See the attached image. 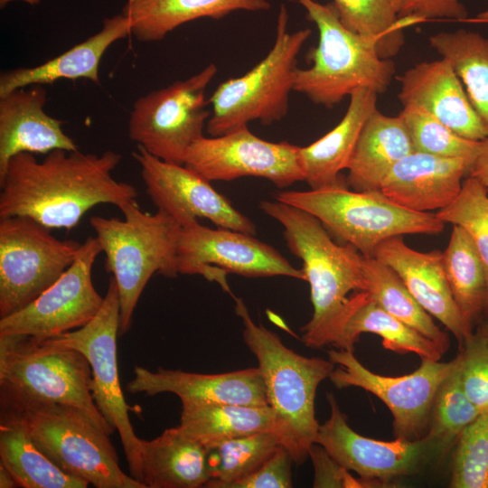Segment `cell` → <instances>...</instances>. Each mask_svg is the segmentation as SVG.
<instances>
[{
  "label": "cell",
  "mask_w": 488,
  "mask_h": 488,
  "mask_svg": "<svg viewBox=\"0 0 488 488\" xmlns=\"http://www.w3.org/2000/svg\"><path fill=\"white\" fill-rule=\"evenodd\" d=\"M13 1H23L30 5H35L40 2V0H0V5L1 7H5L8 3H11Z\"/></svg>",
  "instance_id": "cell-48"
},
{
  "label": "cell",
  "mask_w": 488,
  "mask_h": 488,
  "mask_svg": "<svg viewBox=\"0 0 488 488\" xmlns=\"http://www.w3.org/2000/svg\"><path fill=\"white\" fill-rule=\"evenodd\" d=\"M269 8L267 0H127L122 14L129 20L131 34L139 42H150L163 40L191 21Z\"/></svg>",
  "instance_id": "cell-28"
},
{
  "label": "cell",
  "mask_w": 488,
  "mask_h": 488,
  "mask_svg": "<svg viewBox=\"0 0 488 488\" xmlns=\"http://www.w3.org/2000/svg\"><path fill=\"white\" fill-rule=\"evenodd\" d=\"M362 333L377 334L385 349L400 354L412 352L421 360L440 361L446 352L436 343L385 311L366 291L353 295L352 309L336 348L353 352Z\"/></svg>",
  "instance_id": "cell-30"
},
{
  "label": "cell",
  "mask_w": 488,
  "mask_h": 488,
  "mask_svg": "<svg viewBox=\"0 0 488 488\" xmlns=\"http://www.w3.org/2000/svg\"><path fill=\"white\" fill-rule=\"evenodd\" d=\"M459 349L463 389L480 414L488 415V343L477 329Z\"/></svg>",
  "instance_id": "cell-41"
},
{
  "label": "cell",
  "mask_w": 488,
  "mask_h": 488,
  "mask_svg": "<svg viewBox=\"0 0 488 488\" xmlns=\"http://www.w3.org/2000/svg\"><path fill=\"white\" fill-rule=\"evenodd\" d=\"M47 91L42 85L19 88L0 97V176L9 160L20 153L43 154L78 150L62 130V121L43 109Z\"/></svg>",
  "instance_id": "cell-21"
},
{
  "label": "cell",
  "mask_w": 488,
  "mask_h": 488,
  "mask_svg": "<svg viewBox=\"0 0 488 488\" xmlns=\"http://www.w3.org/2000/svg\"><path fill=\"white\" fill-rule=\"evenodd\" d=\"M377 96L370 89H355L342 120L318 140L299 148L305 181L311 189L346 183L341 172L347 169L361 131L377 109Z\"/></svg>",
  "instance_id": "cell-25"
},
{
  "label": "cell",
  "mask_w": 488,
  "mask_h": 488,
  "mask_svg": "<svg viewBox=\"0 0 488 488\" xmlns=\"http://www.w3.org/2000/svg\"><path fill=\"white\" fill-rule=\"evenodd\" d=\"M132 156L157 211L171 216L181 227L204 218L219 228L256 235L254 223L199 174L184 164L165 162L141 145Z\"/></svg>",
  "instance_id": "cell-17"
},
{
  "label": "cell",
  "mask_w": 488,
  "mask_h": 488,
  "mask_svg": "<svg viewBox=\"0 0 488 488\" xmlns=\"http://www.w3.org/2000/svg\"><path fill=\"white\" fill-rule=\"evenodd\" d=\"M293 462L288 451L280 446L255 471L225 488H290L293 486Z\"/></svg>",
  "instance_id": "cell-43"
},
{
  "label": "cell",
  "mask_w": 488,
  "mask_h": 488,
  "mask_svg": "<svg viewBox=\"0 0 488 488\" xmlns=\"http://www.w3.org/2000/svg\"><path fill=\"white\" fill-rule=\"evenodd\" d=\"M178 274L201 275L232 293L226 275L249 277L284 276L305 280L281 253L254 235L225 228L211 229L197 221L181 227L177 242Z\"/></svg>",
  "instance_id": "cell-14"
},
{
  "label": "cell",
  "mask_w": 488,
  "mask_h": 488,
  "mask_svg": "<svg viewBox=\"0 0 488 488\" xmlns=\"http://www.w3.org/2000/svg\"><path fill=\"white\" fill-rule=\"evenodd\" d=\"M80 246L57 239L30 217L0 219V318L20 311L53 285Z\"/></svg>",
  "instance_id": "cell-10"
},
{
  "label": "cell",
  "mask_w": 488,
  "mask_h": 488,
  "mask_svg": "<svg viewBox=\"0 0 488 488\" xmlns=\"http://www.w3.org/2000/svg\"><path fill=\"white\" fill-rule=\"evenodd\" d=\"M232 297L243 324V341L258 360L268 405L276 415L274 433L294 463L302 465L320 425L314 409L316 390L335 364L294 352L275 333L253 321L242 298Z\"/></svg>",
  "instance_id": "cell-3"
},
{
  "label": "cell",
  "mask_w": 488,
  "mask_h": 488,
  "mask_svg": "<svg viewBox=\"0 0 488 488\" xmlns=\"http://www.w3.org/2000/svg\"><path fill=\"white\" fill-rule=\"evenodd\" d=\"M119 333L118 292L111 277L103 305L92 320L80 328L43 341L77 350L87 358L91 368L95 404L108 425L118 432L131 476L139 482L141 439L134 432L128 415L132 408L127 404L120 386L117 359Z\"/></svg>",
  "instance_id": "cell-12"
},
{
  "label": "cell",
  "mask_w": 488,
  "mask_h": 488,
  "mask_svg": "<svg viewBox=\"0 0 488 488\" xmlns=\"http://www.w3.org/2000/svg\"><path fill=\"white\" fill-rule=\"evenodd\" d=\"M314 466V488H378L388 487L385 483L353 477L350 471L333 459L320 445L314 443L308 453Z\"/></svg>",
  "instance_id": "cell-42"
},
{
  "label": "cell",
  "mask_w": 488,
  "mask_h": 488,
  "mask_svg": "<svg viewBox=\"0 0 488 488\" xmlns=\"http://www.w3.org/2000/svg\"><path fill=\"white\" fill-rule=\"evenodd\" d=\"M131 34L129 20L122 13L103 19L101 29L61 54L34 67H19L0 76V97L33 84H52L59 80L87 79L100 84L99 63L115 42Z\"/></svg>",
  "instance_id": "cell-24"
},
{
  "label": "cell",
  "mask_w": 488,
  "mask_h": 488,
  "mask_svg": "<svg viewBox=\"0 0 488 488\" xmlns=\"http://www.w3.org/2000/svg\"><path fill=\"white\" fill-rule=\"evenodd\" d=\"M374 257L399 274L424 310L455 336L459 348L473 334L450 291L442 251H417L404 242L402 236H397L382 241Z\"/></svg>",
  "instance_id": "cell-19"
},
{
  "label": "cell",
  "mask_w": 488,
  "mask_h": 488,
  "mask_svg": "<svg viewBox=\"0 0 488 488\" xmlns=\"http://www.w3.org/2000/svg\"><path fill=\"white\" fill-rule=\"evenodd\" d=\"M478 329L482 332L483 334L486 342L488 343V322L482 324Z\"/></svg>",
  "instance_id": "cell-49"
},
{
  "label": "cell",
  "mask_w": 488,
  "mask_h": 488,
  "mask_svg": "<svg viewBox=\"0 0 488 488\" xmlns=\"http://www.w3.org/2000/svg\"><path fill=\"white\" fill-rule=\"evenodd\" d=\"M467 22L488 23V8L480 12L475 17L468 18Z\"/></svg>",
  "instance_id": "cell-47"
},
{
  "label": "cell",
  "mask_w": 488,
  "mask_h": 488,
  "mask_svg": "<svg viewBox=\"0 0 488 488\" xmlns=\"http://www.w3.org/2000/svg\"><path fill=\"white\" fill-rule=\"evenodd\" d=\"M101 252L96 237L87 238L72 264L53 285L20 311L0 318V335L43 341L92 320L104 303L92 281V267Z\"/></svg>",
  "instance_id": "cell-15"
},
{
  "label": "cell",
  "mask_w": 488,
  "mask_h": 488,
  "mask_svg": "<svg viewBox=\"0 0 488 488\" xmlns=\"http://www.w3.org/2000/svg\"><path fill=\"white\" fill-rule=\"evenodd\" d=\"M403 107L422 108L462 137L482 141L488 133L474 109L463 83L445 58L423 61L399 78Z\"/></svg>",
  "instance_id": "cell-20"
},
{
  "label": "cell",
  "mask_w": 488,
  "mask_h": 488,
  "mask_svg": "<svg viewBox=\"0 0 488 488\" xmlns=\"http://www.w3.org/2000/svg\"><path fill=\"white\" fill-rule=\"evenodd\" d=\"M17 486L14 479L11 474L0 465V487L1 488H10Z\"/></svg>",
  "instance_id": "cell-46"
},
{
  "label": "cell",
  "mask_w": 488,
  "mask_h": 488,
  "mask_svg": "<svg viewBox=\"0 0 488 488\" xmlns=\"http://www.w3.org/2000/svg\"><path fill=\"white\" fill-rule=\"evenodd\" d=\"M399 19L414 24L428 19L466 21L467 10L460 0H393Z\"/></svg>",
  "instance_id": "cell-44"
},
{
  "label": "cell",
  "mask_w": 488,
  "mask_h": 488,
  "mask_svg": "<svg viewBox=\"0 0 488 488\" xmlns=\"http://www.w3.org/2000/svg\"><path fill=\"white\" fill-rule=\"evenodd\" d=\"M412 141L415 152L440 157L464 158L470 167L481 141L460 136L433 115L417 106H405L399 113Z\"/></svg>",
  "instance_id": "cell-38"
},
{
  "label": "cell",
  "mask_w": 488,
  "mask_h": 488,
  "mask_svg": "<svg viewBox=\"0 0 488 488\" xmlns=\"http://www.w3.org/2000/svg\"><path fill=\"white\" fill-rule=\"evenodd\" d=\"M299 148L264 140L243 127L218 136H202L189 148L183 164L209 182L253 176L286 188L305 181Z\"/></svg>",
  "instance_id": "cell-16"
},
{
  "label": "cell",
  "mask_w": 488,
  "mask_h": 488,
  "mask_svg": "<svg viewBox=\"0 0 488 488\" xmlns=\"http://www.w3.org/2000/svg\"><path fill=\"white\" fill-rule=\"evenodd\" d=\"M127 390L150 396L169 392L178 396L181 400L269 406L258 367L204 374L162 368L152 371L136 366L134 378L127 383Z\"/></svg>",
  "instance_id": "cell-22"
},
{
  "label": "cell",
  "mask_w": 488,
  "mask_h": 488,
  "mask_svg": "<svg viewBox=\"0 0 488 488\" xmlns=\"http://www.w3.org/2000/svg\"><path fill=\"white\" fill-rule=\"evenodd\" d=\"M296 1L316 25L319 40L308 55L312 65L296 71L294 91L330 108L357 89H388L395 66L380 56L373 40L348 29L333 2Z\"/></svg>",
  "instance_id": "cell-6"
},
{
  "label": "cell",
  "mask_w": 488,
  "mask_h": 488,
  "mask_svg": "<svg viewBox=\"0 0 488 488\" xmlns=\"http://www.w3.org/2000/svg\"><path fill=\"white\" fill-rule=\"evenodd\" d=\"M259 209L284 229L290 252L301 259L310 286L313 315L301 328L308 348L336 347L352 306V296L364 291L361 254L339 244L312 214L279 201H262Z\"/></svg>",
  "instance_id": "cell-2"
},
{
  "label": "cell",
  "mask_w": 488,
  "mask_h": 488,
  "mask_svg": "<svg viewBox=\"0 0 488 488\" xmlns=\"http://www.w3.org/2000/svg\"><path fill=\"white\" fill-rule=\"evenodd\" d=\"M328 358L338 365L329 376L332 383L340 389L358 387L375 395L392 414L395 436L408 440L426 436L435 395L458 361L457 356L447 362L422 360L415 371L392 377L372 372L351 351L332 349Z\"/></svg>",
  "instance_id": "cell-13"
},
{
  "label": "cell",
  "mask_w": 488,
  "mask_h": 488,
  "mask_svg": "<svg viewBox=\"0 0 488 488\" xmlns=\"http://www.w3.org/2000/svg\"><path fill=\"white\" fill-rule=\"evenodd\" d=\"M280 446L276 434L259 432L207 447L210 480L205 487L225 488L227 484L247 476Z\"/></svg>",
  "instance_id": "cell-36"
},
{
  "label": "cell",
  "mask_w": 488,
  "mask_h": 488,
  "mask_svg": "<svg viewBox=\"0 0 488 488\" xmlns=\"http://www.w3.org/2000/svg\"><path fill=\"white\" fill-rule=\"evenodd\" d=\"M436 215L445 223L461 226L473 239L486 274L487 296L483 314L488 315V190L475 178L467 176L458 196Z\"/></svg>",
  "instance_id": "cell-39"
},
{
  "label": "cell",
  "mask_w": 488,
  "mask_h": 488,
  "mask_svg": "<svg viewBox=\"0 0 488 488\" xmlns=\"http://www.w3.org/2000/svg\"><path fill=\"white\" fill-rule=\"evenodd\" d=\"M455 446L449 487L488 488V415L467 426Z\"/></svg>",
  "instance_id": "cell-40"
},
{
  "label": "cell",
  "mask_w": 488,
  "mask_h": 488,
  "mask_svg": "<svg viewBox=\"0 0 488 488\" xmlns=\"http://www.w3.org/2000/svg\"><path fill=\"white\" fill-rule=\"evenodd\" d=\"M275 200L314 216L342 244L374 257L384 240L406 234H437L445 222L429 212L408 210L391 202L380 190L357 192L338 183L308 191H284Z\"/></svg>",
  "instance_id": "cell-7"
},
{
  "label": "cell",
  "mask_w": 488,
  "mask_h": 488,
  "mask_svg": "<svg viewBox=\"0 0 488 488\" xmlns=\"http://www.w3.org/2000/svg\"><path fill=\"white\" fill-rule=\"evenodd\" d=\"M91 368L79 351L26 335H0L1 416L38 403L80 408L108 435L114 433L91 393Z\"/></svg>",
  "instance_id": "cell-4"
},
{
  "label": "cell",
  "mask_w": 488,
  "mask_h": 488,
  "mask_svg": "<svg viewBox=\"0 0 488 488\" xmlns=\"http://www.w3.org/2000/svg\"><path fill=\"white\" fill-rule=\"evenodd\" d=\"M121 159L112 150L98 155L56 149L42 161L17 154L0 176V219L27 216L51 230H70L96 205L119 209L138 195L134 185L112 175Z\"/></svg>",
  "instance_id": "cell-1"
},
{
  "label": "cell",
  "mask_w": 488,
  "mask_h": 488,
  "mask_svg": "<svg viewBox=\"0 0 488 488\" xmlns=\"http://www.w3.org/2000/svg\"><path fill=\"white\" fill-rule=\"evenodd\" d=\"M327 400L330 417L319 425L314 443L363 479L392 487L394 479L413 474L430 451L425 436L417 440L396 437L392 441L363 436L348 425L333 393H327Z\"/></svg>",
  "instance_id": "cell-18"
},
{
  "label": "cell",
  "mask_w": 488,
  "mask_h": 488,
  "mask_svg": "<svg viewBox=\"0 0 488 488\" xmlns=\"http://www.w3.org/2000/svg\"><path fill=\"white\" fill-rule=\"evenodd\" d=\"M288 12L280 5L275 42L264 59L240 77L221 83L209 99L212 112L206 123L211 136H218L259 121L270 125L288 111L294 90L297 56L312 33L309 28L288 30Z\"/></svg>",
  "instance_id": "cell-8"
},
{
  "label": "cell",
  "mask_w": 488,
  "mask_h": 488,
  "mask_svg": "<svg viewBox=\"0 0 488 488\" xmlns=\"http://www.w3.org/2000/svg\"><path fill=\"white\" fill-rule=\"evenodd\" d=\"M412 152L403 118L385 116L377 108L361 131L347 167V186L357 192L380 190L393 166Z\"/></svg>",
  "instance_id": "cell-27"
},
{
  "label": "cell",
  "mask_w": 488,
  "mask_h": 488,
  "mask_svg": "<svg viewBox=\"0 0 488 488\" xmlns=\"http://www.w3.org/2000/svg\"><path fill=\"white\" fill-rule=\"evenodd\" d=\"M342 23L375 42L383 59L395 56L404 44V29L414 24L399 19L393 0H333Z\"/></svg>",
  "instance_id": "cell-35"
},
{
  "label": "cell",
  "mask_w": 488,
  "mask_h": 488,
  "mask_svg": "<svg viewBox=\"0 0 488 488\" xmlns=\"http://www.w3.org/2000/svg\"><path fill=\"white\" fill-rule=\"evenodd\" d=\"M1 417L20 419L37 446L68 474L97 488H145L122 471L109 435L80 408L38 403Z\"/></svg>",
  "instance_id": "cell-9"
},
{
  "label": "cell",
  "mask_w": 488,
  "mask_h": 488,
  "mask_svg": "<svg viewBox=\"0 0 488 488\" xmlns=\"http://www.w3.org/2000/svg\"><path fill=\"white\" fill-rule=\"evenodd\" d=\"M217 70L210 63L186 80L136 99L128 122L130 139L165 162L183 164L191 145L203 136L210 117L205 90Z\"/></svg>",
  "instance_id": "cell-11"
},
{
  "label": "cell",
  "mask_w": 488,
  "mask_h": 488,
  "mask_svg": "<svg viewBox=\"0 0 488 488\" xmlns=\"http://www.w3.org/2000/svg\"><path fill=\"white\" fill-rule=\"evenodd\" d=\"M464 158L440 157L412 152L398 162L382 181L380 191L408 210L428 212L448 206L459 194L468 174Z\"/></svg>",
  "instance_id": "cell-23"
},
{
  "label": "cell",
  "mask_w": 488,
  "mask_h": 488,
  "mask_svg": "<svg viewBox=\"0 0 488 488\" xmlns=\"http://www.w3.org/2000/svg\"><path fill=\"white\" fill-rule=\"evenodd\" d=\"M429 42L453 66L488 133V38L478 32L459 29L437 33Z\"/></svg>",
  "instance_id": "cell-33"
},
{
  "label": "cell",
  "mask_w": 488,
  "mask_h": 488,
  "mask_svg": "<svg viewBox=\"0 0 488 488\" xmlns=\"http://www.w3.org/2000/svg\"><path fill=\"white\" fill-rule=\"evenodd\" d=\"M364 291L385 311L413 327L441 346L449 348L448 334L441 331L432 316L408 291L399 274L375 257L361 255Z\"/></svg>",
  "instance_id": "cell-34"
},
{
  "label": "cell",
  "mask_w": 488,
  "mask_h": 488,
  "mask_svg": "<svg viewBox=\"0 0 488 488\" xmlns=\"http://www.w3.org/2000/svg\"><path fill=\"white\" fill-rule=\"evenodd\" d=\"M443 264L453 298L465 322L473 328L482 315L487 296L483 261L468 232L453 225Z\"/></svg>",
  "instance_id": "cell-32"
},
{
  "label": "cell",
  "mask_w": 488,
  "mask_h": 488,
  "mask_svg": "<svg viewBox=\"0 0 488 488\" xmlns=\"http://www.w3.org/2000/svg\"><path fill=\"white\" fill-rule=\"evenodd\" d=\"M119 210L124 220L92 216L89 223L105 254V268L114 278L119 299L120 333H127L141 294L155 274L176 277L180 224L157 211L141 210L136 200Z\"/></svg>",
  "instance_id": "cell-5"
},
{
  "label": "cell",
  "mask_w": 488,
  "mask_h": 488,
  "mask_svg": "<svg viewBox=\"0 0 488 488\" xmlns=\"http://www.w3.org/2000/svg\"><path fill=\"white\" fill-rule=\"evenodd\" d=\"M467 175L478 180L488 190V137L481 141L479 151Z\"/></svg>",
  "instance_id": "cell-45"
},
{
  "label": "cell",
  "mask_w": 488,
  "mask_h": 488,
  "mask_svg": "<svg viewBox=\"0 0 488 488\" xmlns=\"http://www.w3.org/2000/svg\"><path fill=\"white\" fill-rule=\"evenodd\" d=\"M209 480L206 447L179 426L141 439L139 482L145 488H199Z\"/></svg>",
  "instance_id": "cell-26"
},
{
  "label": "cell",
  "mask_w": 488,
  "mask_h": 488,
  "mask_svg": "<svg viewBox=\"0 0 488 488\" xmlns=\"http://www.w3.org/2000/svg\"><path fill=\"white\" fill-rule=\"evenodd\" d=\"M0 465L23 488H86L89 483L63 472L34 443L17 418L1 417Z\"/></svg>",
  "instance_id": "cell-31"
},
{
  "label": "cell",
  "mask_w": 488,
  "mask_h": 488,
  "mask_svg": "<svg viewBox=\"0 0 488 488\" xmlns=\"http://www.w3.org/2000/svg\"><path fill=\"white\" fill-rule=\"evenodd\" d=\"M181 401L179 427L206 448L259 432H275L276 415L270 406L192 399Z\"/></svg>",
  "instance_id": "cell-29"
},
{
  "label": "cell",
  "mask_w": 488,
  "mask_h": 488,
  "mask_svg": "<svg viewBox=\"0 0 488 488\" xmlns=\"http://www.w3.org/2000/svg\"><path fill=\"white\" fill-rule=\"evenodd\" d=\"M457 358L455 368L435 395L425 436L430 450L437 454L446 453L455 446L463 430L481 415L463 389L458 354Z\"/></svg>",
  "instance_id": "cell-37"
}]
</instances>
